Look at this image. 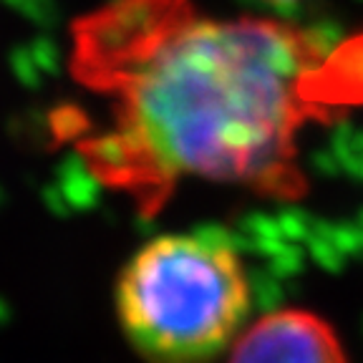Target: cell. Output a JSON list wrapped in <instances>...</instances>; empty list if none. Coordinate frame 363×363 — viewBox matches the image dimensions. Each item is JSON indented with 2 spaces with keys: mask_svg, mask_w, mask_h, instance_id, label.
Here are the masks:
<instances>
[{
  "mask_svg": "<svg viewBox=\"0 0 363 363\" xmlns=\"http://www.w3.org/2000/svg\"><path fill=\"white\" fill-rule=\"evenodd\" d=\"M325 66L290 23L207 16L192 0H106L71 26L68 56L96 108H63L58 136L142 215L182 179L301 199L298 136L330 101Z\"/></svg>",
  "mask_w": 363,
  "mask_h": 363,
  "instance_id": "1",
  "label": "cell"
},
{
  "mask_svg": "<svg viewBox=\"0 0 363 363\" xmlns=\"http://www.w3.org/2000/svg\"><path fill=\"white\" fill-rule=\"evenodd\" d=\"M113 306L121 333L147 363H215L250 315V280L222 235L167 233L121 267Z\"/></svg>",
  "mask_w": 363,
  "mask_h": 363,
  "instance_id": "2",
  "label": "cell"
},
{
  "mask_svg": "<svg viewBox=\"0 0 363 363\" xmlns=\"http://www.w3.org/2000/svg\"><path fill=\"white\" fill-rule=\"evenodd\" d=\"M227 363H348V356L328 320L303 308H280L238 335Z\"/></svg>",
  "mask_w": 363,
  "mask_h": 363,
  "instance_id": "3",
  "label": "cell"
},
{
  "mask_svg": "<svg viewBox=\"0 0 363 363\" xmlns=\"http://www.w3.org/2000/svg\"><path fill=\"white\" fill-rule=\"evenodd\" d=\"M348 68H361L363 66V43H353L351 51H348Z\"/></svg>",
  "mask_w": 363,
  "mask_h": 363,
  "instance_id": "4",
  "label": "cell"
},
{
  "mask_svg": "<svg viewBox=\"0 0 363 363\" xmlns=\"http://www.w3.org/2000/svg\"><path fill=\"white\" fill-rule=\"evenodd\" d=\"M267 3H290V0H267Z\"/></svg>",
  "mask_w": 363,
  "mask_h": 363,
  "instance_id": "5",
  "label": "cell"
}]
</instances>
